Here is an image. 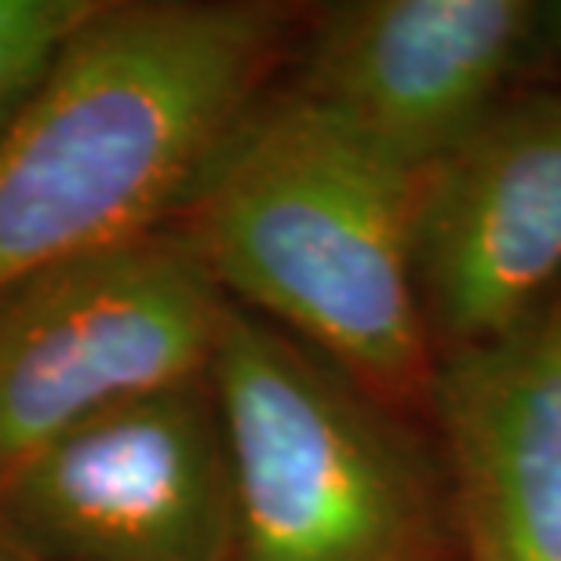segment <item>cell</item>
<instances>
[{
  "mask_svg": "<svg viewBox=\"0 0 561 561\" xmlns=\"http://www.w3.org/2000/svg\"><path fill=\"white\" fill-rule=\"evenodd\" d=\"M288 11L99 4L0 136V291L161 230L255 106Z\"/></svg>",
  "mask_w": 561,
  "mask_h": 561,
  "instance_id": "obj_1",
  "label": "cell"
},
{
  "mask_svg": "<svg viewBox=\"0 0 561 561\" xmlns=\"http://www.w3.org/2000/svg\"><path fill=\"white\" fill-rule=\"evenodd\" d=\"M405 172L299 92L255 103L183 201L222 296L296 335L379 401L431 390Z\"/></svg>",
  "mask_w": 561,
  "mask_h": 561,
  "instance_id": "obj_2",
  "label": "cell"
},
{
  "mask_svg": "<svg viewBox=\"0 0 561 561\" xmlns=\"http://www.w3.org/2000/svg\"><path fill=\"white\" fill-rule=\"evenodd\" d=\"M211 387L233 470L230 561H442L445 470L373 390L238 302Z\"/></svg>",
  "mask_w": 561,
  "mask_h": 561,
  "instance_id": "obj_3",
  "label": "cell"
},
{
  "mask_svg": "<svg viewBox=\"0 0 561 561\" xmlns=\"http://www.w3.org/2000/svg\"><path fill=\"white\" fill-rule=\"evenodd\" d=\"M227 307L183 227L0 291V478L99 412L208 376Z\"/></svg>",
  "mask_w": 561,
  "mask_h": 561,
  "instance_id": "obj_4",
  "label": "cell"
},
{
  "mask_svg": "<svg viewBox=\"0 0 561 561\" xmlns=\"http://www.w3.org/2000/svg\"><path fill=\"white\" fill-rule=\"evenodd\" d=\"M0 533L41 561H230L233 470L211 373L30 453L0 478Z\"/></svg>",
  "mask_w": 561,
  "mask_h": 561,
  "instance_id": "obj_5",
  "label": "cell"
},
{
  "mask_svg": "<svg viewBox=\"0 0 561 561\" xmlns=\"http://www.w3.org/2000/svg\"><path fill=\"white\" fill-rule=\"evenodd\" d=\"M540 19L533 0H346L321 11L296 92L423 175L503 103Z\"/></svg>",
  "mask_w": 561,
  "mask_h": 561,
  "instance_id": "obj_6",
  "label": "cell"
},
{
  "mask_svg": "<svg viewBox=\"0 0 561 561\" xmlns=\"http://www.w3.org/2000/svg\"><path fill=\"white\" fill-rule=\"evenodd\" d=\"M412 274L448 351L496 340L561 280V92L503 99L420 175Z\"/></svg>",
  "mask_w": 561,
  "mask_h": 561,
  "instance_id": "obj_7",
  "label": "cell"
},
{
  "mask_svg": "<svg viewBox=\"0 0 561 561\" xmlns=\"http://www.w3.org/2000/svg\"><path fill=\"white\" fill-rule=\"evenodd\" d=\"M426 398L470 561H561V285L496 340L448 351Z\"/></svg>",
  "mask_w": 561,
  "mask_h": 561,
  "instance_id": "obj_8",
  "label": "cell"
},
{
  "mask_svg": "<svg viewBox=\"0 0 561 561\" xmlns=\"http://www.w3.org/2000/svg\"><path fill=\"white\" fill-rule=\"evenodd\" d=\"M99 0H0V136Z\"/></svg>",
  "mask_w": 561,
  "mask_h": 561,
  "instance_id": "obj_9",
  "label": "cell"
},
{
  "mask_svg": "<svg viewBox=\"0 0 561 561\" xmlns=\"http://www.w3.org/2000/svg\"><path fill=\"white\" fill-rule=\"evenodd\" d=\"M540 37H547V44H554V48L561 51V0L558 4H543Z\"/></svg>",
  "mask_w": 561,
  "mask_h": 561,
  "instance_id": "obj_10",
  "label": "cell"
},
{
  "mask_svg": "<svg viewBox=\"0 0 561 561\" xmlns=\"http://www.w3.org/2000/svg\"><path fill=\"white\" fill-rule=\"evenodd\" d=\"M0 561H41L37 554H30V551H22L19 543H11L4 533H0Z\"/></svg>",
  "mask_w": 561,
  "mask_h": 561,
  "instance_id": "obj_11",
  "label": "cell"
}]
</instances>
